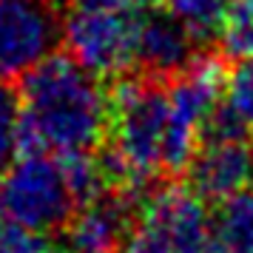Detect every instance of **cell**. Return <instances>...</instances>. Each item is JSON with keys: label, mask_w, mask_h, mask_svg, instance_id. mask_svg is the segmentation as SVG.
I'll return each mask as SVG.
<instances>
[{"label": "cell", "mask_w": 253, "mask_h": 253, "mask_svg": "<svg viewBox=\"0 0 253 253\" xmlns=\"http://www.w3.org/2000/svg\"><path fill=\"white\" fill-rule=\"evenodd\" d=\"M228 3L230 0H168V9H171V12L196 35V40H199V37L216 35Z\"/></svg>", "instance_id": "cell-14"}, {"label": "cell", "mask_w": 253, "mask_h": 253, "mask_svg": "<svg viewBox=\"0 0 253 253\" xmlns=\"http://www.w3.org/2000/svg\"><path fill=\"white\" fill-rule=\"evenodd\" d=\"M20 151V100L6 80H0V173Z\"/></svg>", "instance_id": "cell-15"}, {"label": "cell", "mask_w": 253, "mask_h": 253, "mask_svg": "<svg viewBox=\"0 0 253 253\" xmlns=\"http://www.w3.org/2000/svg\"><path fill=\"white\" fill-rule=\"evenodd\" d=\"M248 128L236 123L228 111L216 108L205 128V137L188 162V182L191 191L222 202L248 191L253 182V148L248 142Z\"/></svg>", "instance_id": "cell-7"}, {"label": "cell", "mask_w": 253, "mask_h": 253, "mask_svg": "<svg viewBox=\"0 0 253 253\" xmlns=\"http://www.w3.org/2000/svg\"><path fill=\"white\" fill-rule=\"evenodd\" d=\"M137 12L77 6L63 17L66 54L97 77H117L137 66Z\"/></svg>", "instance_id": "cell-6"}, {"label": "cell", "mask_w": 253, "mask_h": 253, "mask_svg": "<svg viewBox=\"0 0 253 253\" xmlns=\"http://www.w3.org/2000/svg\"><path fill=\"white\" fill-rule=\"evenodd\" d=\"M63 43L54 0H0V80H23Z\"/></svg>", "instance_id": "cell-8"}, {"label": "cell", "mask_w": 253, "mask_h": 253, "mask_svg": "<svg viewBox=\"0 0 253 253\" xmlns=\"http://www.w3.org/2000/svg\"><path fill=\"white\" fill-rule=\"evenodd\" d=\"M120 253H228L213 233L205 199L182 185L160 188L131 222Z\"/></svg>", "instance_id": "cell-4"}, {"label": "cell", "mask_w": 253, "mask_h": 253, "mask_svg": "<svg viewBox=\"0 0 253 253\" xmlns=\"http://www.w3.org/2000/svg\"><path fill=\"white\" fill-rule=\"evenodd\" d=\"M131 228V196L114 188L103 191L88 202L74 208L69 222L60 228L63 253H120Z\"/></svg>", "instance_id": "cell-9"}, {"label": "cell", "mask_w": 253, "mask_h": 253, "mask_svg": "<svg viewBox=\"0 0 253 253\" xmlns=\"http://www.w3.org/2000/svg\"><path fill=\"white\" fill-rule=\"evenodd\" d=\"M196 35L168 9H139L137 12V66L165 77L182 71L194 60Z\"/></svg>", "instance_id": "cell-10"}, {"label": "cell", "mask_w": 253, "mask_h": 253, "mask_svg": "<svg viewBox=\"0 0 253 253\" xmlns=\"http://www.w3.org/2000/svg\"><path fill=\"white\" fill-rule=\"evenodd\" d=\"M225 74L213 57L191 60L176 80L165 88L168 94V131H165V171H185L205 137V128L222 103Z\"/></svg>", "instance_id": "cell-5"}, {"label": "cell", "mask_w": 253, "mask_h": 253, "mask_svg": "<svg viewBox=\"0 0 253 253\" xmlns=\"http://www.w3.org/2000/svg\"><path fill=\"white\" fill-rule=\"evenodd\" d=\"M154 0H74V6H97V9H145Z\"/></svg>", "instance_id": "cell-17"}, {"label": "cell", "mask_w": 253, "mask_h": 253, "mask_svg": "<svg viewBox=\"0 0 253 253\" xmlns=\"http://www.w3.org/2000/svg\"><path fill=\"white\" fill-rule=\"evenodd\" d=\"M0 253H63L60 245L48 239V233L17 228L0 219Z\"/></svg>", "instance_id": "cell-16"}, {"label": "cell", "mask_w": 253, "mask_h": 253, "mask_svg": "<svg viewBox=\"0 0 253 253\" xmlns=\"http://www.w3.org/2000/svg\"><path fill=\"white\" fill-rule=\"evenodd\" d=\"M222 97H225L222 108L236 117L242 126L251 128L253 126V57L236 60L233 71L225 80Z\"/></svg>", "instance_id": "cell-13"}, {"label": "cell", "mask_w": 253, "mask_h": 253, "mask_svg": "<svg viewBox=\"0 0 253 253\" xmlns=\"http://www.w3.org/2000/svg\"><path fill=\"white\" fill-rule=\"evenodd\" d=\"M168 94L148 80H126L111 94L108 151L100 160L108 185L142 191L165 173Z\"/></svg>", "instance_id": "cell-2"}, {"label": "cell", "mask_w": 253, "mask_h": 253, "mask_svg": "<svg viewBox=\"0 0 253 253\" xmlns=\"http://www.w3.org/2000/svg\"><path fill=\"white\" fill-rule=\"evenodd\" d=\"M20 148L54 157L91 154L108 137L111 94L69 54H51L20 85Z\"/></svg>", "instance_id": "cell-1"}, {"label": "cell", "mask_w": 253, "mask_h": 253, "mask_svg": "<svg viewBox=\"0 0 253 253\" xmlns=\"http://www.w3.org/2000/svg\"><path fill=\"white\" fill-rule=\"evenodd\" d=\"M213 233L228 253H253V194L222 199L213 216Z\"/></svg>", "instance_id": "cell-11"}, {"label": "cell", "mask_w": 253, "mask_h": 253, "mask_svg": "<svg viewBox=\"0 0 253 253\" xmlns=\"http://www.w3.org/2000/svg\"><path fill=\"white\" fill-rule=\"evenodd\" d=\"M77 208L63 157L20 148L0 173V219L35 233L60 230Z\"/></svg>", "instance_id": "cell-3"}, {"label": "cell", "mask_w": 253, "mask_h": 253, "mask_svg": "<svg viewBox=\"0 0 253 253\" xmlns=\"http://www.w3.org/2000/svg\"><path fill=\"white\" fill-rule=\"evenodd\" d=\"M216 37L225 57H253V0H230L216 29Z\"/></svg>", "instance_id": "cell-12"}]
</instances>
